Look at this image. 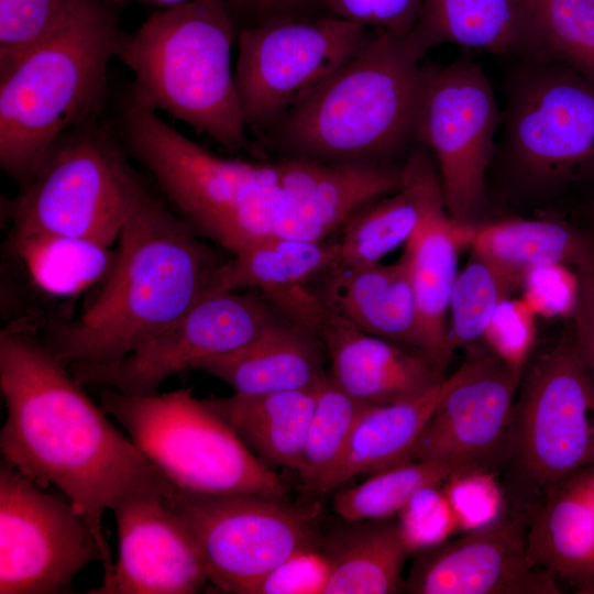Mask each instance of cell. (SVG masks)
I'll return each instance as SVG.
<instances>
[{"label": "cell", "instance_id": "obj_2", "mask_svg": "<svg viewBox=\"0 0 594 594\" xmlns=\"http://www.w3.org/2000/svg\"><path fill=\"white\" fill-rule=\"evenodd\" d=\"M204 239L146 188L101 288L75 319L55 326L44 344L67 367L127 355L210 293L229 256Z\"/></svg>", "mask_w": 594, "mask_h": 594}, {"label": "cell", "instance_id": "obj_22", "mask_svg": "<svg viewBox=\"0 0 594 594\" xmlns=\"http://www.w3.org/2000/svg\"><path fill=\"white\" fill-rule=\"evenodd\" d=\"M443 213L448 212L435 161L416 143L403 162L399 187L365 206L342 228L338 240L340 265L382 262L425 223Z\"/></svg>", "mask_w": 594, "mask_h": 594}, {"label": "cell", "instance_id": "obj_26", "mask_svg": "<svg viewBox=\"0 0 594 594\" xmlns=\"http://www.w3.org/2000/svg\"><path fill=\"white\" fill-rule=\"evenodd\" d=\"M469 224L448 213L425 223L405 244L413 288L420 352L441 371L452 358L447 324L458 258L469 246Z\"/></svg>", "mask_w": 594, "mask_h": 594}, {"label": "cell", "instance_id": "obj_7", "mask_svg": "<svg viewBox=\"0 0 594 594\" xmlns=\"http://www.w3.org/2000/svg\"><path fill=\"white\" fill-rule=\"evenodd\" d=\"M100 406L179 491L286 498L278 474L190 389L129 395L103 388Z\"/></svg>", "mask_w": 594, "mask_h": 594}, {"label": "cell", "instance_id": "obj_40", "mask_svg": "<svg viewBox=\"0 0 594 594\" xmlns=\"http://www.w3.org/2000/svg\"><path fill=\"white\" fill-rule=\"evenodd\" d=\"M536 311L524 299H505L484 336V346L522 374L536 341Z\"/></svg>", "mask_w": 594, "mask_h": 594}, {"label": "cell", "instance_id": "obj_44", "mask_svg": "<svg viewBox=\"0 0 594 594\" xmlns=\"http://www.w3.org/2000/svg\"><path fill=\"white\" fill-rule=\"evenodd\" d=\"M573 272L575 289L570 311L573 323L571 338L594 380V260Z\"/></svg>", "mask_w": 594, "mask_h": 594}, {"label": "cell", "instance_id": "obj_10", "mask_svg": "<svg viewBox=\"0 0 594 594\" xmlns=\"http://www.w3.org/2000/svg\"><path fill=\"white\" fill-rule=\"evenodd\" d=\"M495 157L535 190L594 177V80L556 62H516Z\"/></svg>", "mask_w": 594, "mask_h": 594}, {"label": "cell", "instance_id": "obj_32", "mask_svg": "<svg viewBox=\"0 0 594 594\" xmlns=\"http://www.w3.org/2000/svg\"><path fill=\"white\" fill-rule=\"evenodd\" d=\"M10 246L32 284L55 298L75 297L102 284L117 258V248L55 233H10Z\"/></svg>", "mask_w": 594, "mask_h": 594}, {"label": "cell", "instance_id": "obj_18", "mask_svg": "<svg viewBox=\"0 0 594 594\" xmlns=\"http://www.w3.org/2000/svg\"><path fill=\"white\" fill-rule=\"evenodd\" d=\"M521 375L485 346L469 353L410 460L446 461L462 469L503 466Z\"/></svg>", "mask_w": 594, "mask_h": 594}, {"label": "cell", "instance_id": "obj_46", "mask_svg": "<svg viewBox=\"0 0 594 594\" xmlns=\"http://www.w3.org/2000/svg\"><path fill=\"white\" fill-rule=\"evenodd\" d=\"M103 1L107 2L108 4L112 6V7L117 8V9L120 6L131 3V2H139V3L146 4V6L167 9V8H172V7H175V6L183 4V3L188 2L190 0H103Z\"/></svg>", "mask_w": 594, "mask_h": 594}, {"label": "cell", "instance_id": "obj_45", "mask_svg": "<svg viewBox=\"0 0 594 594\" xmlns=\"http://www.w3.org/2000/svg\"><path fill=\"white\" fill-rule=\"evenodd\" d=\"M231 13L253 20L251 25L280 16H298L320 0H224Z\"/></svg>", "mask_w": 594, "mask_h": 594}, {"label": "cell", "instance_id": "obj_12", "mask_svg": "<svg viewBox=\"0 0 594 594\" xmlns=\"http://www.w3.org/2000/svg\"><path fill=\"white\" fill-rule=\"evenodd\" d=\"M501 121L493 85L479 64L459 58L424 67L416 143L431 154L455 222H477L483 210Z\"/></svg>", "mask_w": 594, "mask_h": 594}, {"label": "cell", "instance_id": "obj_5", "mask_svg": "<svg viewBox=\"0 0 594 594\" xmlns=\"http://www.w3.org/2000/svg\"><path fill=\"white\" fill-rule=\"evenodd\" d=\"M112 128L176 213L202 238L235 254L274 234L286 206L278 162L213 154L163 121L130 87Z\"/></svg>", "mask_w": 594, "mask_h": 594}, {"label": "cell", "instance_id": "obj_19", "mask_svg": "<svg viewBox=\"0 0 594 594\" xmlns=\"http://www.w3.org/2000/svg\"><path fill=\"white\" fill-rule=\"evenodd\" d=\"M118 559L90 594H193L210 582L201 551L167 495L133 494L111 508Z\"/></svg>", "mask_w": 594, "mask_h": 594}, {"label": "cell", "instance_id": "obj_43", "mask_svg": "<svg viewBox=\"0 0 594 594\" xmlns=\"http://www.w3.org/2000/svg\"><path fill=\"white\" fill-rule=\"evenodd\" d=\"M570 270L562 265L543 266L526 276L524 299L537 315H570L575 289V275Z\"/></svg>", "mask_w": 594, "mask_h": 594}, {"label": "cell", "instance_id": "obj_42", "mask_svg": "<svg viewBox=\"0 0 594 594\" xmlns=\"http://www.w3.org/2000/svg\"><path fill=\"white\" fill-rule=\"evenodd\" d=\"M331 563L318 548L299 551L270 572L253 594H324Z\"/></svg>", "mask_w": 594, "mask_h": 594}, {"label": "cell", "instance_id": "obj_31", "mask_svg": "<svg viewBox=\"0 0 594 594\" xmlns=\"http://www.w3.org/2000/svg\"><path fill=\"white\" fill-rule=\"evenodd\" d=\"M340 264L339 241L271 235L231 254L217 270L210 293L243 288L265 293L302 285Z\"/></svg>", "mask_w": 594, "mask_h": 594}, {"label": "cell", "instance_id": "obj_28", "mask_svg": "<svg viewBox=\"0 0 594 594\" xmlns=\"http://www.w3.org/2000/svg\"><path fill=\"white\" fill-rule=\"evenodd\" d=\"M469 246L519 287L534 270L562 265L574 271L594 260V245L585 235L564 221L548 218L470 223Z\"/></svg>", "mask_w": 594, "mask_h": 594}, {"label": "cell", "instance_id": "obj_17", "mask_svg": "<svg viewBox=\"0 0 594 594\" xmlns=\"http://www.w3.org/2000/svg\"><path fill=\"white\" fill-rule=\"evenodd\" d=\"M405 580L410 594H559L527 544L525 513L512 506L493 522L416 551Z\"/></svg>", "mask_w": 594, "mask_h": 594}, {"label": "cell", "instance_id": "obj_47", "mask_svg": "<svg viewBox=\"0 0 594 594\" xmlns=\"http://www.w3.org/2000/svg\"><path fill=\"white\" fill-rule=\"evenodd\" d=\"M583 594H594V554H593V560H592V564L590 569L587 586L585 591L583 592Z\"/></svg>", "mask_w": 594, "mask_h": 594}, {"label": "cell", "instance_id": "obj_37", "mask_svg": "<svg viewBox=\"0 0 594 594\" xmlns=\"http://www.w3.org/2000/svg\"><path fill=\"white\" fill-rule=\"evenodd\" d=\"M78 0H0V77L46 36Z\"/></svg>", "mask_w": 594, "mask_h": 594}, {"label": "cell", "instance_id": "obj_35", "mask_svg": "<svg viewBox=\"0 0 594 594\" xmlns=\"http://www.w3.org/2000/svg\"><path fill=\"white\" fill-rule=\"evenodd\" d=\"M518 284L486 260L472 253L459 272L450 300L449 344L452 354L484 346V336L498 306Z\"/></svg>", "mask_w": 594, "mask_h": 594}, {"label": "cell", "instance_id": "obj_16", "mask_svg": "<svg viewBox=\"0 0 594 594\" xmlns=\"http://www.w3.org/2000/svg\"><path fill=\"white\" fill-rule=\"evenodd\" d=\"M266 297L286 319L317 333L330 359L329 375L356 399L374 405L405 400L447 376L426 355L362 331L307 284L270 290Z\"/></svg>", "mask_w": 594, "mask_h": 594}, {"label": "cell", "instance_id": "obj_36", "mask_svg": "<svg viewBox=\"0 0 594 594\" xmlns=\"http://www.w3.org/2000/svg\"><path fill=\"white\" fill-rule=\"evenodd\" d=\"M543 61L594 80V0H531Z\"/></svg>", "mask_w": 594, "mask_h": 594}, {"label": "cell", "instance_id": "obj_9", "mask_svg": "<svg viewBox=\"0 0 594 594\" xmlns=\"http://www.w3.org/2000/svg\"><path fill=\"white\" fill-rule=\"evenodd\" d=\"M594 463V380L572 338L540 352L518 387L503 466L507 505L526 513Z\"/></svg>", "mask_w": 594, "mask_h": 594}, {"label": "cell", "instance_id": "obj_39", "mask_svg": "<svg viewBox=\"0 0 594 594\" xmlns=\"http://www.w3.org/2000/svg\"><path fill=\"white\" fill-rule=\"evenodd\" d=\"M409 551L439 544L460 532L455 515L441 485L417 491L396 516Z\"/></svg>", "mask_w": 594, "mask_h": 594}, {"label": "cell", "instance_id": "obj_33", "mask_svg": "<svg viewBox=\"0 0 594 594\" xmlns=\"http://www.w3.org/2000/svg\"><path fill=\"white\" fill-rule=\"evenodd\" d=\"M367 405L343 391L329 374L319 385L296 469L305 491L323 494L345 453L354 426Z\"/></svg>", "mask_w": 594, "mask_h": 594}, {"label": "cell", "instance_id": "obj_41", "mask_svg": "<svg viewBox=\"0 0 594 594\" xmlns=\"http://www.w3.org/2000/svg\"><path fill=\"white\" fill-rule=\"evenodd\" d=\"M421 3L422 0H320L331 15L400 38L413 30Z\"/></svg>", "mask_w": 594, "mask_h": 594}, {"label": "cell", "instance_id": "obj_30", "mask_svg": "<svg viewBox=\"0 0 594 594\" xmlns=\"http://www.w3.org/2000/svg\"><path fill=\"white\" fill-rule=\"evenodd\" d=\"M321 548L331 563L324 594H396L405 591L411 556L396 517L348 521Z\"/></svg>", "mask_w": 594, "mask_h": 594}, {"label": "cell", "instance_id": "obj_13", "mask_svg": "<svg viewBox=\"0 0 594 594\" xmlns=\"http://www.w3.org/2000/svg\"><path fill=\"white\" fill-rule=\"evenodd\" d=\"M167 502L193 534L210 583L222 592L253 594L279 564L322 542L314 519L286 498L201 495L176 488Z\"/></svg>", "mask_w": 594, "mask_h": 594}, {"label": "cell", "instance_id": "obj_14", "mask_svg": "<svg viewBox=\"0 0 594 594\" xmlns=\"http://www.w3.org/2000/svg\"><path fill=\"white\" fill-rule=\"evenodd\" d=\"M0 463V594H68L75 576L108 563L82 515L65 495Z\"/></svg>", "mask_w": 594, "mask_h": 594}, {"label": "cell", "instance_id": "obj_1", "mask_svg": "<svg viewBox=\"0 0 594 594\" xmlns=\"http://www.w3.org/2000/svg\"><path fill=\"white\" fill-rule=\"evenodd\" d=\"M44 344L13 328L0 333V388L7 416L2 459L43 487L54 485L82 515L113 569L102 516L133 494L176 487L82 391Z\"/></svg>", "mask_w": 594, "mask_h": 594}, {"label": "cell", "instance_id": "obj_6", "mask_svg": "<svg viewBox=\"0 0 594 594\" xmlns=\"http://www.w3.org/2000/svg\"><path fill=\"white\" fill-rule=\"evenodd\" d=\"M224 0H190L122 33L117 57L132 72V91L230 151L254 153L231 52L238 37Z\"/></svg>", "mask_w": 594, "mask_h": 594}, {"label": "cell", "instance_id": "obj_21", "mask_svg": "<svg viewBox=\"0 0 594 594\" xmlns=\"http://www.w3.org/2000/svg\"><path fill=\"white\" fill-rule=\"evenodd\" d=\"M404 43L418 62L442 44L515 62L543 61L531 0H422Z\"/></svg>", "mask_w": 594, "mask_h": 594}, {"label": "cell", "instance_id": "obj_23", "mask_svg": "<svg viewBox=\"0 0 594 594\" xmlns=\"http://www.w3.org/2000/svg\"><path fill=\"white\" fill-rule=\"evenodd\" d=\"M525 515L534 562L583 594L594 554V463L561 480Z\"/></svg>", "mask_w": 594, "mask_h": 594}, {"label": "cell", "instance_id": "obj_24", "mask_svg": "<svg viewBox=\"0 0 594 594\" xmlns=\"http://www.w3.org/2000/svg\"><path fill=\"white\" fill-rule=\"evenodd\" d=\"M324 346L308 327L286 318L242 348L202 362L200 370L234 394L317 388L328 376Z\"/></svg>", "mask_w": 594, "mask_h": 594}, {"label": "cell", "instance_id": "obj_20", "mask_svg": "<svg viewBox=\"0 0 594 594\" xmlns=\"http://www.w3.org/2000/svg\"><path fill=\"white\" fill-rule=\"evenodd\" d=\"M279 163L286 206L273 235L324 241L361 209L394 191L403 164L321 163L285 157Z\"/></svg>", "mask_w": 594, "mask_h": 594}, {"label": "cell", "instance_id": "obj_29", "mask_svg": "<svg viewBox=\"0 0 594 594\" xmlns=\"http://www.w3.org/2000/svg\"><path fill=\"white\" fill-rule=\"evenodd\" d=\"M318 387L255 395L233 393L205 402L265 464L296 470Z\"/></svg>", "mask_w": 594, "mask_h": 594}, {"label": "cell", "instance_id": "obj_25", "mask_svg": "<svg viewBox=\"0 0 594 594\" xmlns=\"http://www.w3.org/2000/svg\"><path fill=\"white\" fill-rule=\"evenodd\" d=\"M324 277V290L318 294L333 310L364 332L421 353L404 254L391 264L339 265Z\"/></svg>", "mask_w": 594, "mask_h": 594}, {"label": "cell", "instance_id": "obj_34", "mask_svg": "<svg viewBox=\"0 0 594 594\" xmlns=\"http://www.w3.org/2000/svg\"><path fill=\"white\" fill-rule=\"evenodd\" d=\"M461 470L464 469L446 461H405L370 474L359 485L338 491L332 506L345 521L396 517L417 491L441 485Z\"/></svg>", "mask_w": 594, "mask_h": 594}, {"label": "cell", "instance_id": "obj_4", "mask_svg": "<svg viewBox=\"0 0 594 594\" xmlns=\"http://www.w3.org/2000/svg\"><path fill=\"white\" fill-rule=\"evenodd\" d=\"M122 33L117 8L78 0L0 77V166L19 186L64 133L100 118Z\"/></svg>", "mask_w": 594, "mask_h": 594}, {"label": "cell", "instance_id": "obj_8", "mask_svg": "<svg viewBox=\"0 0 594 594\" xmlns=\"http://www.w3.org/2000/svg\"><path fill=\"white\" fill-rule=\"evenodd\" d=\"M112 125L64 133L9 206L10 233H55L111 246L146 190Z\"/></svg>", "mask_w": 594, "mask_h": 594}, {"label": "cell", "instance_id": "obj_15", "mask_svg": "<svg viewBox=\"0 0 594 594\" xmlns=\"http://www.w3.org/2000/svg\"><path fill=\"white\" fill-rule=\"evenodd\" d=\"M285 317L258 290L211 292L160 333L108 363L68 366L80 385L129 395L158 393L170 376L235 351Z\"/></svg>", "mask_w": 594, "mask_h": 594}, {"label": "cell", "instance_id": "obj_3", "mask_svg": "<svg viewBox=\"0 0 594 594\" xmlns=\"http://www.w3.org/2000/svg\"><path fill=\"white\" fill-rule=\"evenodd\" d=\"M424 67L404 38L371 30L360 48L266 134L286 157L392 163L416 144Z\"/></svg>", "mask_w": 594, "mask_h": 594}, {"label": "cell", "instance_id": "obj_27", "mask_svg": "<svg viewBox=\"0 0 594 594\" xmlns=\"http://www.w3.org/2000/svg\"><path fill=\"white\" fill-rule=\"evenodd\" d=\"M460 374L461 366L415 397L392 404L367 405L323 494L332 493L356 475H370L409 461L421 431Z\"/></svg>", "mask_w": 594, "mask_h": 594}, {"label": "cell", "instance_id": "obj_11", "mask_svg": "<svg viewBox=\"0 0 594 594\" xmlns=\"http://www.w3.org/2000/svg\"><path fill=\"white\" fill-rule=\"evenodd\" d=\"M370 32L331 14L280 16L240 29L234 76L248 129L266 134L341 67Z\"/></svg>", "mask_w": 594, "mask_h": 594}, {"label": "cell", "instance_id": "obj_38", "mask_svg": "<svg viewBox=\"0 0 594 594\" xmlns=\"http://www.w3.org/2000/svg\"><path fill=\"white\" fill-rule=\"evenodd\" d=\"M441 487L455 515L460 532L493 522L507 507L504 485L494 470L464 469L453 473Z\"/></svg>", "mask_w": 594, "mask_h": 594}]
</instances>
